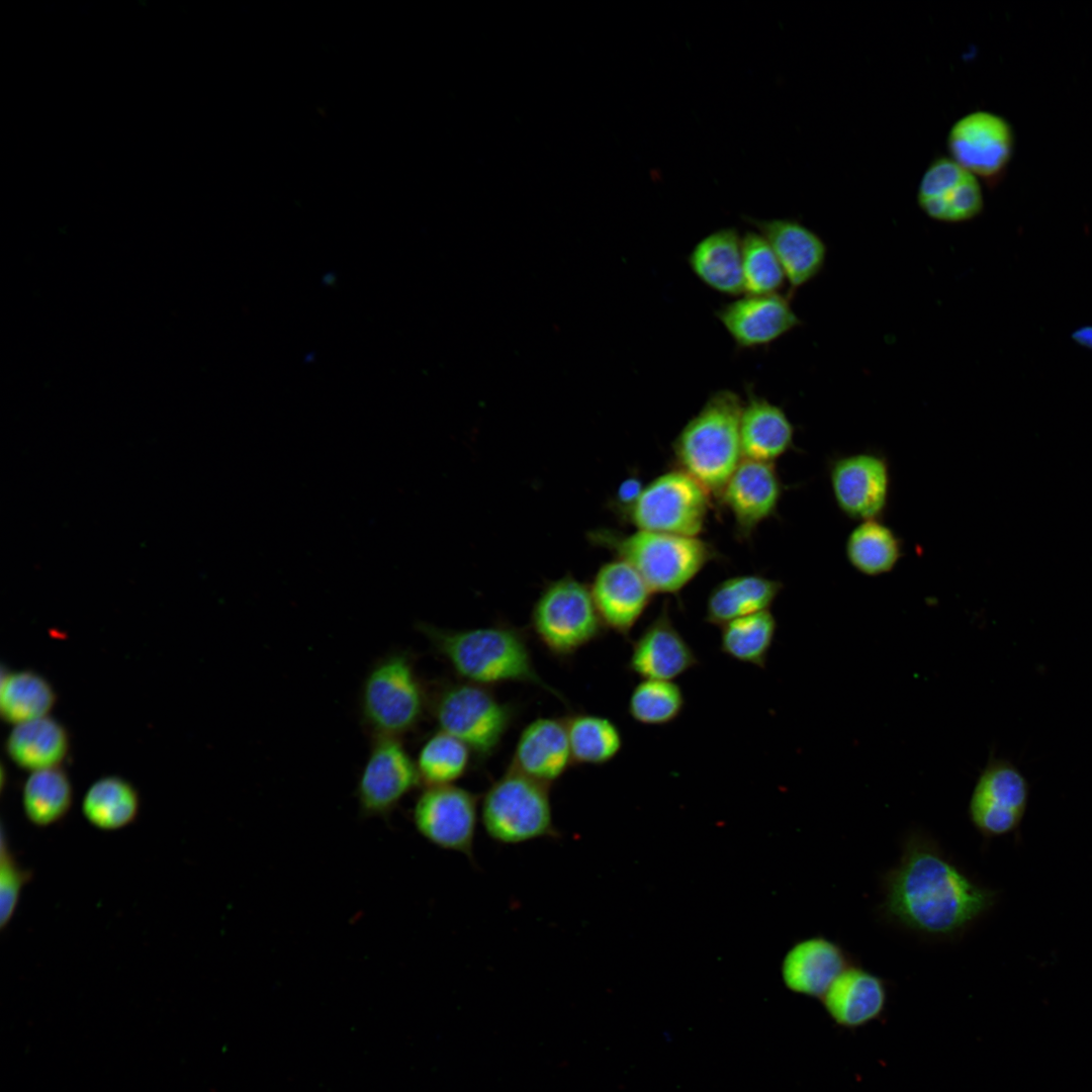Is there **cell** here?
<instances>
[{
	"label": "cell",
	"mask_w": 1092,
	"mask_h": 1092,
	"mask_svg": "<svg viewBox=\"0 0 1092 1092\" xmlns=\"http://www.w3.org/2000/svg\"><path fill=\"white\" fill-rule=\"evenodd\" d=\"M882 890V913L889 921L937 940L962 936L997 899L994 890L973 880L922 831L907 835L897 863L883 877Z\"/></svg>",
	"instance_id": "1"
},
{
	"label": "cell",
	"mask_w": 1092,
	"mask_h": 1092,
	"mask_svg": "<svg viewBox=\"0 0 1092 1092\" xmlns=\"http://www.w3.org/2000/svg\"><path fill=\"white\" fill-rule=\"evenodd\" d=\"M419 629L459 679L485 687L532 685L564 701L538 673L525 634L517 628L493 625L452 630L420 624Z\"/></svg>",
	"instance_id": "2"
},
{
	"label": "cell",
	"mask_w": 1092,
	"mask_h": 1092,
	"mask_svg": "<svg viewBox=\"0 0 1092 1092\" xmlns=\"http://www.w3.org/2000/svg\"><path fill=\"white\" fill-rule=\"evenodd\" d=\"M742 406L734 390H715L672 442L675 468L699 481L716 500L743 459Z\"/></svg>",
	"instance_id": "3"
},
{
	"label": "cell",
	"mask_w": 1092,
	"mask_h": 1092,
	"mask_svg": "<svg viewBox=\"0 0 1092 1092\" xmlns=\"http://www.w3.org/2000/svg\"><path fill=\"white\" fill-rule=\"evenodd\" d=\"M590 540L629 563L653 594L675 597L706 565L721 557L713 544L699 537L600 529L590 534Z\"/></svg>",
	"instance_id": "4"
},
{
	"label": "cell",
	"mask_w": 1092,
	"mask_h": 1092,
	"mask_svg": "<svg viewBox=\"0 0 1092 1092\" xmlns=\"http://www.w3.org/2000/svg\"><path fill=\"white\" fill-rule=\"evenodd\" d=\"M429 706L439 729L464 742L479 761L498 749L516 717L515 707L489 687L462 679L441 684Z\"/></svg>",
	"instance_id": "5"
},
{
	"label": "cell",
	"mask_w": 1092,
	"mask_h": 1092,
	"mask_svg": "<svg viewBox=\"0 0 1092 1092\" xmlns=\"http://www.w3.org/2000/svg\"><path fill=\"white\" fill-rule=\"evenodd\" d=\"M480 818L488 837L500 844L558 836L549 786L510 767L486 790Z\"/></svg>",
	"instance_id": "6"
},
{
	"label": "cell",
	"mask_w": 1092,
	"mask_h": 1092,
	"mask_svg": "<svg viewBox=\"0 0 1092 1092\" xmlns=\"http://www.w3.org/2000/svg\"><path fill=\"white\" fill-rule=\"evenodd\" d=\"M539 642L557 658H567L598 640L606 630L589 587L572 576L550 582L531 613Z\"/></svg>",
	"instance_id": "7"
},
{
	"label": "cell",
	"mask_w": 1092,
	"mask_h": 1092,
	"mask_svg": "<svg viewBox=\"0 0 1092 1092\" xmlns=\"http://www.w3.org/2000/svg\"><path fill=\"white\" fill-rule=\"evenodd\" d=\"M429 701L414 661L404 652L391 654L372 668L361 697L369 726L378 736L396 738L419 725Z\"/></svg>",
	"instance_id": "8"
},
{
	"label": "cell",
	"mask_w": 1092,
	"mask_h": 1092,
	"mask_svg": "<svg viewBox=\"0 0 1092 1092\" xmlns=\"http://www.w3.org/2000/svg\"><path fill=\"white\" fill-rule=\"evenodd\" d=\"M711 508V493L691 475L674 468L644 485L621 517L637 530L698 537Z\"/></svg>",
	"instance_id": "9"
},
{
	"label": "cell",
	"mask_w": 1092,
	"mask_h": 1092,
	"mask_svg": "<svg viewBox=\"0 0 1092 1092\" xmlns=\"http://www.w3.org/2000/svg\"><path fill=\"white\" fill-rule=\"evenodd\" d=\"M1030 785L1009 759L990 755L968 806L972 825L985 838L1017 831L1028 805Z\"/></svg>",
	"instance_id": "10"
},
{
	"label": "cell",
	"mask_w": 1092,
	"mask_h": 1092,
	"mask_svg": "<svg viewBox=\"0 0 1092 1092\" xmlns=\"http://www.w3.org/2000/svg\"><path fill=\"white\" fill-rule=\"evenodd\" d=\"M419 833L432 844L473 860L478 801L470 791L455 786L427 787L414 807Z\"/></svg>",
	"instance_id": "11"
},
{
	"label": "cell",
	"mask_w": 1092,
	"mask_h": 1092,
	"mask_svg": "<svg viewBox=\"0 0 1092 1092\" xmlns=\"http://www.w3.org/2000/svg\"><path fill=\"white\" fill-rule=\"evenodd\" d=\"M1013 142L1011 126L1003 117L979 110L953 123L946 144L950 159L976 177L994 180L1006 169Z\"/></svg>",
	"instance_id": "12"
},
{
	"label": "cell",
	"mask_w": 1092,
	"mask_h": 1092,
	"mask_svg": "<svg viewBox=\"0 0 1092 1092\" xmlns=\"http://www.w3.org/2000/svg\"><path fill=\"white\" fill-rule=\"evenodd\" d=\"M789 293H744L722 304L715 316L737 349L769 346L802 325Z\"/></svg>",
	"instance_id": "13"
},
{
	"label": "cell",
	"mask_w": 1092,
	"mask_h": 1092,
	"mask_svg": "<svg viewBox=\"0 0 1092 1092\" xmlns=\"http://www.w3.org/2000/svg\"><path fill=\"white\" fill-rule=\"evenodd\" d=\"M829 479L839 510L860 522L885 512L891 485L887 460L876 453H855L831 463Z\"/></svg>",
	"instance_id": "14"
},
{
	"label": "cell",
	"mask_w": 1092,
	"mask_h": 1092,
	"mask_svg": "<svg viewBox=\"0 0 1092 1092\" xmlns=\"http://www.w3.org/2000/svg\"><path fill=\"white\" fill-rule=\"evenodd\" d=\"M782 495L783 483L772 463L742 459L718 502L730 513L736 537L745 541L776 515Z\"/></svg>",
	"instance_id": "15"
},
{
	"label": "cell",
	"mask_w": 1092,
	"mask_h": 1092,
	"mask_svg": "<svg viewBox=\"0 0 1092 1092\" xmlns=\"http://www.w3.org/2000/svg\"><path fill=\"white\" fill-rule=\"evenodd\" d=\"M417 764L396 737L378 736L358 783L360 807L384 815L420 784Z\"/></svg>",
	"instance_id": "16"
},
{
	"label": "cell",
	"mask_w": 1092,
	"mask_h": 1092,
	"mask_svg": "<svg viewBox=\"0 0 1092 1092\" xmlns=\"http://www.w3.org/2000/svg\"><path fill=\"white\" fill-rule=\"evenodd\" d=\"M917 202L928 217L951 223L975 218L984 206L977 177L946 157L932 161L923 173Z\"/></svg>",
	"instance_id": "17"
},
{
	"label": "cell",
	"mask_w": 1092,
	"mask_h": 1092,
	"mask_svg": "<svg viewBox=\"0 0 1092 1092\" xmlns=\"http://www.w3.org/2000/svg\"><path fill=\"white\" fill-rule=\"evenodd\" d=\"M699 664L696 652L675 627L664 603L632 641L625 668L642 679L673 680Z\"/></svg>",
	"instance_id": "18"
},
{
	"label": "cell",
	"mask_w": 1092,
	"mask_h": 1092,
	"mask_svg": "<svg viewBox=\"0 0 1092 1092\" xmlns=\"http://www.w3.org/2000/svg\"><path fill=\"white\" fill-rule=\"evenodd\" d=\"M589 589L605 628L629 640L652 600L653 593L644 579L617 558L599 568Z\"/></svg>",
	"instance_id": "19"
},
{
	"label": "cell",
	"mask_w": 1092,
	"mask_h": 1092,
	"mask_svg": "<svg viewBox=\"0 0 1092 1092\" xmlns=\"http://www.w3.org/2000/svg\"><path fill=\"white\" fill-rule=\"evenodd\" d=\"M820 1000L836 1026L854 1031L885 1018L888 985L877 974L851 964L832 982Z\"/></svg>",
	"instance_id": "20"
},
{
	"label": "cell",
	"mask_w": 1092,
	"mask_h": 1092,
	"mask_svg": "<svg viewBox=\"0 0 1092 1092\" xmlns=\"http://www.w3.org/2000/svg\"><path fill=\"white\" fill-rule=\"evenodd\" d=\"M774 250L793 296L800 287L814 280L823 270L827 247L812 230L790 218L757 219L745 217Z\"/></svg>",
	"instance_id": "21"
},
{
	"label": "cell",
	"mask_w": 1092,
	"mask_h": 1092,
	"mask_svg": "<svg viewBox=\"0 0 1092 1092\" xmlns=\"http://www.w3.org/2000/svg\"><path fill=\"white\" fill-rule=\"evenodd\" d=\"M573 763L564 719L530 722L516 743L510 768L550 786Z\"/></svg>",
	"instance_id": "22"
},
{
	"label": "cell",
	"mask_w": 1092,
	"mask_h": 1092,
	"mask_svg": "<svg viewBox=\"0 0 1092 1092\" xmlns=\"http://www.w3.org/2000/svg\"><path fill=\"white\" fill-rule=\"evenodd\" d=\"M851 964L837 942L812 936L796 942L782 964L785 985L795 993L821 998L832 982Z\"/></svg>",
	"instance_id": "23"
},
{
	"label": "cell",
	"mask_w": 1092,
	"mask_h": 1092,
	"mask_svg": "<svg viewBox=\"0 0 1092 1092\" xmlns=\"http://www.w3.org/2000/svg\"><path fill=\"white\" fill-rule=\"evenodd\" d=\"M693 274L720 294H744L742 236L734 228H722L703 237L688 255Z\"/></svg>",
	"instance_id": "24"
},
{
	"label": "cell",
	"mask_w": 1092,
	"mask_h": 1092,
	"mask_svg": "<svg viewBox=\"0 0 1092 1092\" xmlns=\"http://www.w3.org/2000/svg\"><path fill=\"white\" fill-rule=\"evenodd\" d=\"M794 432L780 405L747 387L740 417V442L745 459L772 463L792 449Z\"/></svg>",
	"instance_id": "25"
},
{
	"label": "cell",
	"mask_w": 1092,
	"mask_h": 1092,
	"mask_svg": "<svg viewBox=\"0 0 1092 1092\" xmlns=\"http://www.w3.org/2000/svg\"><path fill=\"white\" fill-rule=\"evenodd\" d=\"M783 583L759 574H742L716 584L706 601L704 621L722 627L738 618L769 610Z\"/></svg>",
	"instance_id": "26"
},
{
	"label": "cell",
	"mask_w": 1092,
	"mask_h": 1092,
	"mask_svg": "<svg viewBox=\"0 0 1092 1092\" xmlns=\"http://www.w3.org/2000/svg\"><path fill=\"white\" fill-rule=\"evenodd\" d=\"M5 746L18 766L32 772L58 767L68 753L69 736L60 722L46 716L15 725Z\"/></svg>",
	"instance_id": "27"
},
{
	"label": "cell",
	"mask_w": 1092,
	"mask_h": 1092,
	"mask_svg": "<svg viewBox=\"0 0 1092 1092\" xmlns=\"http://www.w3.org/2000/svg\"><path fill=\"white\" fill-rule=\"evenodd\" d=\"M140 797L126 780L110 776L94 782L86 792L82 812L87 821L100 830H118L138 817Z\"/></svg>",
	"instance_id": "28"
},
{
	"label": "cell",
	"mask_w": 1092,
	"mask_h": 1092,
	"mask_svg": "<svg viewBox=\"0 0 1092 1092\" xmlns=\"http://www.w3.org/2000/svg\"><path fill=\"white\" fill-rule=\"evenodd\" d=\"M845 553L858 572L877 576L890 572L902 556V542L878 519L860 522L848 535Z\"/></svg>",
	"instance_id": "29"
},
{
	"label": "cell",
	"mask_w": 1092,
	"mask_h": 1092,
	"mask_svg": "<svg viewBox=\"0 0 1092 1092\" xmlns=\"http://www.w3.org/2000/svg\"><path fill=\"white\" fill-rule=\"evenodd\" d=\"M564 720L574 763L603 765L620 753L622 732L610 718L581 712Z\"/></svg>",
	"instance_id": "30"
},
{
	"label": "cell",
	"mask_w": 1092,
	"mask_h": 1092,
	"mask_svg": "<svg viewBox=\"0 0 1092 1092\" xmlns=\"http://www.w3.org/2000/svg\"><path fill=\"white\" fill-rule=\"evenodd\" d=\"M72 802L71 782L59 767L32 771L24 783L23 811L27 820L36 827H48L63 820Z\"/></svg>",
	"instance_id": "31"
},
{
	"label": "cell",
	"mask_w": 1092,
	"mask_h": 1092,
	"mask_svg": "<svg viewBox=\"0 0 1092 1092\" xmlns=\"http://www.w3.org/2000/svg\"><path fill=\"white\" fill-rule=\"evenodd\" d=\"M56 703L51 684L32 670L7 672L2 676L0 688V712L11 724L48 716Z\"/></svg>",
	"instance_id": "32"
},
{
	"label": "cell",
	"mask_w": 1092,
	"mask_h": 1092,
	"mask_svg": "<svg viewBox=\"0 0 1092 1092\" xmlns=\"http://www.w3.org/2000/svg\"><path fill=\"white\" fill-rule=\"evenodd\" d=\"M720 651L726 656L764 668L774 644L778 623L769 610L735 619L723 625Z\"/></svg>",
	"instance_id": "33"
},
{
	"label": "cell",
	"mask_w": 1092,
	"mask_h": 1092,
	"mask_svg": "<svg viewBox=\"0 0 1092 1092\" xmlns=\"http://www.w3.org/2000/svg\"><path fill=\"white\" fill-rule=\"evenodd\" d=\"M474 755L455 736L438 730L422 745L416 761L421 782L427 787L455 785L468 771Z\"/></svg>",
	"instance_id": "34"
},
{
	"label": "cell",
	"mask_w": 1092,
	"mask_h": 1092,
	"mask_svg": "<svg viewBox=\"0 0 1092 1092\" xmlns=\"http://www.w3.org/2000/svg\"><path fill=\"white\" fill-rule=\"evenodd\" d=\"M685 706V694L673 680L641 679L630 694L627 712L639 724L664 726L675 721Z\"/></svg>",
	"instance_id": "35"
},
{
	"label": "cell",
	"mask_w": 1092,
	"mask_h": 1092,
	"mask_svg": "<svg viewBox=\"0 0 1092 1092\" xmlns=\"http://www.w3.org/2000/svg\"><path fill=\"white\" fill-rule=\"evenodd\" d=\"M744 293H781L787 283L784 270L768 242L757 231L742 236Z\"/></svg>",
	"instance_id": "36"
},
{
	"label": "cell",
	"mask_w": 1092,
	"mask_h": 1092,
	"mask_svg": "<svg viewBox=\"0 0 1092 1092\" xmlns=\"http://www.w3.org/2000/svg\"><path fill=\"white\" fill-rule=\"evenodd\" d=\"M33 873L18 862L2 829L0 849V927L3 930L14 915L23 887Z\"/></svg>",
	"instance_id": "37"
},
{
	"label": "cell",
	"mask_w": 1092,
	"mask_h": 1092,
	"mask_svg": "<svg viewBox=\"0 0 1092 1092\" xmlns=\"http://www.w3.org/2000/svg\"><path fill=\"white\" fill-rule=\"evenodd\" d=\"M644 485L637 477H629L622 482L617 492V506L622 515L640 495Z\"/></svg>",
	"instance_id": "38"
},
{
	"label": "cell",
	"mask_w": 1092,
	"mask_h": 1092,
	"mask_svg": "<svg viewBox=\"0 0 1092 1092\" xmlns=\"http://www.w3.org/2000/svg\"><path fill=\"white\" fill-rule=\"evenodd\" d=\"M1074 340L1080 345L1092 349V327H1083L1073 334Z\"/></svg>",
	"instance_id": "39"
}]
</instances>
